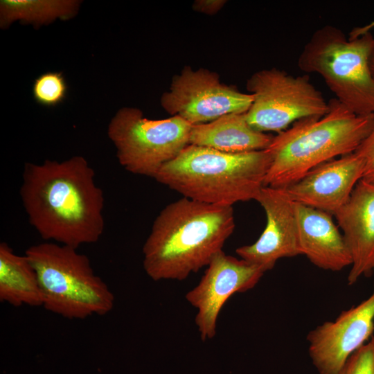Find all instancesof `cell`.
Masks as SVG:
<instances>
[{
	"label": "cell",
	"mask_w": 374,
	"mask_h": 374,
	"mask_svg": "<svg viewBox=\"0 0 374 374\" xmlns=\"http://www.w3.org/2000/svg\"><path fill=\"white\" fill-rule=\"evenodd\" d=\"M19 194L30 224L46 242L78 249L104 232L103 191L82 156L26 163Z\"/></svg>",
	"instance_id": "6da1fadb"
},
{
	"label": "cell",
	"mask_w": 374,
	"mask_h": 374,
	"mask_svg": "<svg viewBox=\"0 0 374 374\" xmlns=\"http://www.w3.org/2000/svg\"><path fill=\"white\" fill-rule=\"evenodd\" d=\"M235 229L231 206L182 197L155 218L143 247V268L152 280H182L207 266Z\"/></svg>",
	"instance_id": "7a4b0ae2"
},
{
	"label": "cell",
	"mask_w": 374,
	"mask_h": 374,
	"mask_svg": "<svg viewBox=\"0 0 374 374\" xmlns=\"http://www.w3.org/2000/svg\"><path fill=\"white\" fill-rule=\"evenodd\" d=\"M328 103L324 116L298 121L273 136L266 149L271 162L264 186L285 189L316 166L356 151L374 115H356L336 98Z\"/></svg>",
	"instance_id": "3957f363"
},
{
	"label": "cell",
	"mask_w": 374,
	"mask_h": 374,
	"mask_svg": "<svg viewBox=\"0 0 374 374\" xmlns=\"http://www.w3.org/2000/svg\"><path fill=\"white\" fill-rule=\"evenodd\" d=\"M271 162L267 150L227 153L189 144L154 179L184 197L232 206L256 200Z\"/></svg>",
	"instance_id": "277c9868"
},
{
	"label": "cell",
	"mask_w": 374,
	"mask_h": 374,
	"mask_svg": "<svg viewBox=\"0 0 374 374\" xmlns=\"http://www.w3.org/2000/svg\"><path fill=\"white\" fill-rule=\"evenodd\" d=\"M25 255L37 272L46 310L66 319H84L112 310L113 293L78 249L44 242L28 248Z\"/></svg>",
	"instance_id": "5b68a950"
},
{
	"label": "cell",
	"mask_w": 374,
	"mask_h": 374,
	"mask_svg": "<svg viewBox=\"0 0 374 374\" xmlns=\"http://www.w3.org/2000/svg\"><path fill=\"white\" fill-rule=\"evenodd\" d=\"M371 33L349 39L332 25L315 30L301 51L297 65L319 75L336 99L358 116L374 115V77L369 57Z\"/></svg>",
	"instance_id": "8992f818"
},
{
	"label": "cell",
	"mask_w": 374,
	"mask_h": 374,
	"mask_svg": "<svg viewBox=\"0 0 374 374\" xmlns=\"http://www.w3.org/2000/svg\"><path fill=\"white\" fill-rule=\"evenodd\" d=\"M192 126L178 116L149 119L137 108L123 107L111 120L107 134L126 170L154 178L189 145Z\"/></svg>",
	"instance_id": "52a82bcc"
},
{
	"label": "cell",
	"mask_w": 374,
	"mask_h": 374,
	"mask_svg": "<svg viewBox=\"0 0 374 374\" xmlns=\"http://www.w3.org/2000/svg\"><path fill=\"white\" fill-rule=\"evenodd\" d=\"M246 87L253 96L246 118L260 132L279 133L298 121L321 117L329 111V103L307 75L294 76L276 68L262 69L251 75Z\"/></svg>",
	"instance_id": "ba28073f"
},
{
	"label": "cell",
	"mask_w": 374,
	"mask_h": 374,
	"mask_svg": "<svg viewBox=\"0 0 374 374\" xmlns=\"http://www.w3.org/2000/svg\"><path fill=\"white\" fill-rule=\"evenodd\" d=\"M252 100L251 93L221 82L217 73L186 66L173 77L161 104L172 116H180L195 125L229 114L246 113Z\"/></svg>",
	"instance_id": "9c48e42d"
},
{
	"label": "cell",
	"mask_w": 374,
	"mask_h": 374,
	"mask_svg": "<svg viewBox=\"0 0 374 374\" xmlns=\"http://www.w3.org/2000/svg\"><path fill=\"white\" fill-rule=\"evenodd\" d=\"M207 267L199 283L186 294V301L197 310L195 321L202 341L215 336L217 318L227 300L253 288L265 274L261 268L223 250Z\"/></svg>",
	"instance_id": "30bf717a"
},
{
	"label": "cell",
	"mask_w": 374,
	"mask_h": 374,
	"mask_svg": "<svg viewBox=\"0 0 374 374\" xmlns=\"http://www.w3.org/2000/svg\"><path fill=\"white\" fill-rule=\"evenodd\" d=\"M374 331V285L371 294L310 330L308 353L319 374H339L348 359L371 338Z\"/></svg>",
	"instance_id": "8fae6325"
},
{
	"label": "cell",
	"mask_w": 374,
	"mask_h": 374,
	"mask_svg": "<svg viewBox=\"0 0 374 374\" xmlns=\"http://www.w3.org/2000/svg\"><path fill=\"white\" fill-rule=\"evenodd\" d=\"M256 201L265 212V228L254 243L240 247L235 252L240 258L266 272L279 259L301 255L294 202L285 189L270 186H263Z\"/></svg>",
	"instance_id": "7c38bea8"
},
{
	"label": "cell",
	"mask_w": 374,
	"mask_h": 374,
	"mask_svg": "<svg viewBox=\"0 0 374 374\" xmlns=\"http://www.w3.org/2000/svg\"><path fill=\"white\" fill-rule=\"evenodd\" d=\"M364 172V161L355 152L324 162L285 190L291 199L334 214L348 201Z\"/></svg>",
	"instance_id": "4fadbf2b"
},
{
	"label": "cell",
	"mask_w": 374,
	"mask_h": 374,
	"mask_svg": "<svg viewBox=\"0 0 374 374\" xmlns=\"http://www.w3.org/2000/svg\"><path fill=\"white\" fill-rule=\"evenodd\" d=\"M333 215L351 256L347 281L352 285L374 274V184L359 181L348 201Z\"/></svg>",
	"instance_id": "5bb4252c"
},
{
	"label": "cell",
	"mask_w": 374,
	"mask_h": 374,
	"mask_svg": "<svg viewBox=\"0 0 374 374\" xmlns=\"http://www.w3.org/2000/svg\"><path fill=\"white\" fill-rule=\"evenodd\" d=\"M294 211L301 255L327 271H339L351 265L349 250L330 213L296 202Z\"/></svg>",
	"instance_id": "9a60e30c"
},
{
	"label": "cell",
	"mask_w": 374,
	"mask_h": 374,
	"mask_svg": "<svg viewBox=\"0 0 374 374\" xmlns=\"http://www.w3.org/2000/svg\"><path fill=\"white\" fill-rule=\"evenodd\" d=\"M245 114H229L209 123L193 125L189 144L227 153L266 150L273 136L253 129Z\"/></svg>",
	"instance_id": "2e32d148"
},
{
	"label": "cell",
	"mask_w": 374,
	"mask_h": 374,
	"mask_svg": "<svg viewBox=\"0 0 374 374\" xmlns=\"http://www.w3.org/2000/svg\"><path fill=\"white\" fill-rule=\"evenodd\" d=\"M0 301L13 306H42L37 272L24 254L17 255L6 242L0 244Z\"/></svg>",
	"instance_id": "e0dca14e"
},
{
	"label": "cell",
	"mask_w": 374,
	"mask_h": 374,
	"mask_svg": "<svg viewBox=\"0 0 374 374\" xmlns=\"http://www.w3.org/2000/svg\"><path fill=\"white\" fill-rule=\"evenodd\" d=\"M80 2L74 0H1L0 25L1 28L19 20L40 26L55 19H68L74 16Z\"/></svg>",
	"instance_id": "ac0fdd59"
},
{
	"label": "cell",
	"mask_w": 374,
	"mask_h": 374,
	"mask_svg": "<svg viewBox=\"0 0 374 374\" xmlns=\"http://www.w3.org/2000/svg\"><path fill=\"white\" fill-rule=\"evenodd\" d=\"M67 85L63 75L59 72H46L37 77L33 83L35 100L44 106H55L66 97Z\"/></svg>",
	"instance_id": "d6986e66"
},
{
	"label": "cell",
	"mask_w": 374,
	"mask_h": 374,
	"mask_svg": "<svg viewBox=\"0 0 374 374\" xmlns=\"http://www.w3.org/2000/svg\"><path fill=\"white\" fill-rule=\"evenodd\" d=\"M339 374H374V336L348 359Z\"/></svg>",
	"instance_id": "ffe728a7"
},
{
	"label": "cell",
	"mask_w": 374,
	"mask_h": 374,
	"mask_svg": "<svg viewBox=\"0 0 374 374\" xmlns=\"http://www.w3.org/2000/svg\"><path fill=\"white\" fill-rule=\"evenodd\" d=\"M355 152L364 161L362 179L374 184V118L371 130Z\"/></svg>",
	"instance_id": "44dd1931"
},
{
	"label": "cell",
	"mask_w": 374,
	"mask_h": 374,
	"mask_svg": "<svg viewBox=\"0 0 374 374\" xmlns=\"http://www.w3.org/2000/svg\"><path fill=\"white\" fill-rule=\"evenodd\" d=\"M224 0H197L193 5V8L199 12L206 15H215L226 3Z\"/></svg>",
	"instance_id": "7402d4cb"
},
{
	"label": "cell",
	"mask_w": 374,
	"mask_h": 374,
	"mask_svg": "<svg viewBox=\"0 0 374 374\" xmlns=\"http://www.w3.org/2000/svg\"><path fill=\"white\" fill-rule=\"evenodd\" d=\"M374 28V20L371 22L364 25L362 26H357L352 29L349 33V39L357 38L366 33H371V30Z\"/></svg>",
	"instance_id": "603a6c76"
},
{
	"label": "cell",
	"mask_w": 374,
	"mask_h": 374,
	"mask_svg": "<svg viewBox=\"0 0 374 374\" xmlns=\"http://www.w3.org/2000/svg\"><path fill=\"white\" fill-rule=\"evenodd\" d=\"M369 65L373 76L374 77V41L369 57Z\"/></svg>",
	"instance_id": "cb8c5ba5"
}]
</instances>
